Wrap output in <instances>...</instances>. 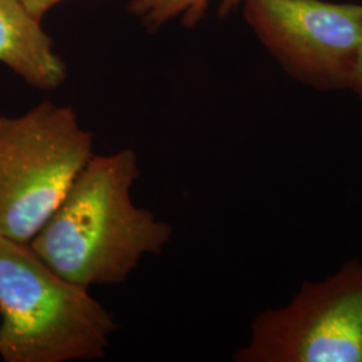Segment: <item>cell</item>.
Here are the masks:
<instances>
[{"instance_id": "1", "label": "cell", "mask_w": 362, "mask_h": 362, "mask_svg": "<svg viewBox=\"0 0 362 362\" xmlns=\"http://www.w3.org/2000/svg\"><path fill=\"white\" fill-rule=\"evenodd\" d=\"M139 176L132 149L93 155L28 245L74 285L124 284L144 255L160 254L172 236L170 224L132 202Z\"/></svg>"}, {"instance_id": "2", "label": "cell", "mask_w": 362, "mask_h": 362, "mask_svg": "<svg viewBox=\"0 0 362 362\" xmlns=\"http://www.w3.org/2000/svg\"><path fill=\"white\" fill-rule=\"evenodd\" d=\"M115 315L59 276L30 245L0 235V357L4 362L94 361Z\"/></svg>"}, {"instance_id": "3", "label": "cell", "mask_w": 362, "mask_h": 362, "mask_svg": "<svg viewBox=\"0 0 362 362\" xmlns=\"http://www.w3.org/2000/svg\"><path fill=\"white\" fill-rule=\"evenodd\" d=\"M94 136L71 106L43 101L0 116V235L28 245L93 157Z\"/></svg>"}, {"instance_id": "4", "label": "cell", "mask_w": 362, "mask_h": 362, "mask_svg": "<svg viewBox=\"0 0 362 362\" xmlns=\"http://www.w3.org/2000/svg\"><path fill=\"white\" fill-rule=\"evenodd\" d=\"M236 362H362V262L303 282L285 308L258 315Z\"/></svg>"}, {"instance_id": "5", "label": "cell", "mask_w": 362, "mask_h": 362, "mask_svg": "<svg viewBox=\"0 0 362 362\" xmlns=\"http://www.w3.org/2000/svg\"><path fill=\"white\" fill-rule=\"evenodd\" d=\"M243 18L264 50L299 83L349 89L362 38V3L247 0Z\"/></svg>"}, {"instance_id": "6", "label": "cell", "mask_w": 362, "mask_h": 362, "mask_svg": "<svg viewBox=\"0 0 362 362\" xmlns=\"http://www.w3.org/2000/svg\"><path fill=\"white\" fill-rule=\"evenodd\" d=\"M0 64L38 90L59 89L67 77L52 39L21 0H0Z\"/></svg>"}, {"instance_id": "7", "label": "cell", "mask_w": 362, "mask_h": 362, "mask_svg": "<svg viewBox=\"0 0 362 362\" xmlns=\"http://www.w3.org/2000/svg\"><path fill=\"white\" fill-rule=\"evenodd\" d=\"M211 0H132L128 11L140 19L144 26L152 31L165 26L180 16L187 28L199 25L207 13ZM247 0H221L219 16H227L242 7Z\"/></svg>"}, {"instance_id": "8", "label": "cell", "mask_w": 362, "mask_h": 362, "mask_svg": "<svg viewBox=\"0 0 362 362\" xmlns=\"http://www.w3.org/2000/svg\"><path fill=\"white\" fill-rule=\"evenodd\" d=\"M27 10L33 13L39 21L43 19V16L55 7L59 3H64L66 0H21Z\"/></svg>"}, {"instance_id": "9", "label": "cell", "mask_w": 362, "mask_h": 362, "mask_svg": "<svg viewBox=\"0 0 362 362\" xmlns=\"http://www.w3.org/2000/svg\"><path fill=\"white\" fill-rule=\"evenodd\" d=\"M349 90L353 91L358 100V103L362 107V38L360 43V50L357 55V62L354 66V71H353V77L350 82Z\"/></svg>"}]
</instances>
